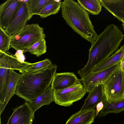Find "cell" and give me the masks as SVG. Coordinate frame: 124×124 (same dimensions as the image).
<instances>
[{"instance_id":"9a60e30c","label":"cell","mask_w":124,"mask_h":124,"mask_svg":"<svg viewBox=\"0 0 124 124\" xmlns=\"http://www.w3.org/2000/svg\"><path fill=\"white\" fill-rule=\"evenodd\" d=\"M102 6L121 22L124 19V0H100Z\"/></svg>"},{"instance_id":"ba28073f","label":"cell","mask_w":124,"mask_h":124,"mask_svg":"<svg viewBox=\"0 0 124 124\" xmlns=\"http://www.w3.org/2000/svg\"><path fill=\"white\" fill-rule=\"evenodd\" d=\"M86 93L80 83L62 90H54V101L61 106H70L82 99Z\"/></svg>"},{"instance_id":"44dd1931","label":"cell","mask_w":124,"mask_h":124,"mask_svg":"<svg viewBox=\"0 0 124 124\" xmlns=\"http://www.w3.org/2000/svg\"><path fill=\"white\" fill-rule=\"evenodd\" d=\"M61 0H54L52 2L45 6L40 11L39 15L42 18L58 13L61 8Z\"/></svg>"},{"instance_id":"8992f818","label":"cell","mask_w":124,"mask_h":124,"mask_svg":"<svg viewBox=\"0 0 124 124\" xmlns=\"http://www.w3.org/2000/svg\"><path fill=\"white\" fill-rule=\"evenodd\" d=\"M124 76L120 66L118 69L103 84L104 95L107 102L119 101L124 97Z\"/></svg>"},{"instance_id":"83f0119b","label":"cell","mask_w":124,"mask_h":124,"mask_svg":"<svg viewBox=\"0 0 124 124\" xmlns=\"http://www.w3.org/2000/svg\"><path fill=\"white\" fill-rule=\"evenodd\" d=\"M120 67L124 75V56L120 61Z\"/></svg>"},{"instance_id":"d6986e66","label":"cell","mask_w":124,"mask_h":124,"mask_svg":"<svg viewBox=\"0 0 124 124\" xmlns=\"http://www.w3.org/2000/svg\"><path fill=\"white\" fill-rule=\"evenodd\" d=\"M124 110V97L121 100L110 102L106 101L104 103L102 109L100 111L98 118L105 116L110 113H118Z\"/></svg>"},{"instance_id":"7402d4cb","label":"cell","mask_w":124,"mask_h":124,"mask_svg":"<svg viewBox=\"0 0 124 124\" xmlns=\"http://www.w3.org/2000/svg\"><path fill=\"white\" fill-rule=\"evenodd\" d=\"M54 0H29L26 3L28 6L31 17L39 15L43 7L52 2Z\"/></svg>"},{"instance_id":"5b68a950","label":"cell","mask_w":124,"mask_h":124,"mask_svg":"<svg viewBox=\"0 0 124 124\" xmlns=\"http://www.w3.org/2000/svg\"><path fill=\"white\" fill-rule=\"evenodd\" d=\"M46 37L44 28L38 23L26 25L23 30L11 37L10 47L17 51L21 50L26 52L34 44Z\"/></svg>"},{"instance_id":"484cf974","label":"cell","mask_w":124,"mask_h":124,"mask_svg":"<svg viewBox=\"0 0 124 124\" xmlns=\"http://www.w3.org/2000/svg\"><path fill=\"white\" fill-rule=\"evenodd\" d=\"M24 52L23 50H19L17 51L14 55L19 61L22 62H24L25 60V57L23 54Z\"/></svg>"},{"instance_id":"6da1fadb","label":"cell","mask_w":124,"mask_h":124,"mask_svg":"<svg viewBox=\"0 0 124 124\" xmlns=\"http://www.w3.org/2000/svg\"><path fill=\"white\" fill-rule=\"evenodd\" d=\"M124 35L116 25L106 26L89 49L87 62L83 68L78 71L81 77L90 72L94 67L107 59L118 49Z\"/></svg>"},{"instance_id":"603a6c76","label":"cell","mask_w":124,"mask_h":124,"mask_svg":"<svg viewBox=\"0 0 124 124\" xmlns=\"http://www.w3.org/2000/svg\"><path fill=\"white\" fill-rule=\"evenodd\" d=\"M47 46L45 39H41L34 44L26 50L30 53L39 57L46 52Z\"/></svg>"},{"instance_id":"4316f807","label":"cell","mask_w":124,"mask_h":124,"mask_svg":"<svg viewBox=\"0 0 124 124\" xmlns=\"http://www.w3.org/2000/svg\"><path fill=\"white\" fill-rule=\"evenodd\" d=\"M106 101V98L104 100L99 103L97 105L96 110V114L95 118L99 115L100 111L102 109L104 106V103Z\"/></svg>"},{"instance_id":"f1b7e54d","label":"cell","mask_w":124,"mask_h":124,"mask_svg":"<svg viewBox=\"0 0 124 124\" xmlns=\"http://www.w3.org/2000/svg\"><path fill=\"white\" fill-rule=\"evenodd\" d=\"M121 22L122 23V25L123 27V29L124 30V19H122L121 20Z\"/></svg>"},{"instance_id":"ffe728a7","label":"cell","mask_w":124,"mask_h":124,"mask_svg":"<svg viewBox=\"0 0 124 124\" xmlns=\"http://www.w3.org/2000/svg\"><path fill=\"white\" fill-rule=\"evenodd\" d=\"M78 3L87 12L93 15H98L102 6L100 0H78Z\"/></svg>"},{"instance_id":"9c48e42d","label":"cell","mask_w":124,"mask_h":124,"mask_svg":"<svg viewBox=\"0 0 124 124\" xmlns=\"http://www.w3.org/2000/svg\"><path fill=\"white\" fill-rule=\"evenodd\" d=\"M11 22L5 30L9 35L13 36L24 29L31 18L27 3L23 1Z\"/></svg>"},{"instance_id":"52a82bcc","label":"cell","mask_w":124,"mask_h":124,"mask_svg":"<svg viewBox=\"0 0 124 124\" xmlns=\"http://www.w3.org/2000/svg\"><path fill=\"white\" fill-rule=\"evenodd\" d=\"M120 61L101 70L90 72L81 77L79 80L83 84L84 91L89 93L97 85L103 84L119 68Z\"/></svg>"},{"instance_id":"7a4b0ae2","label":"cell","mask_w":124,"mask_h":124,"mask_svg":"<svg viewBox=\"0 0 124 124\" xmlns=\"http://www.w3.org/2000/svg\"><path fill=\"white\" fill-rule=\"evenodd\" d=\"M57 66H51L33 72H22L15 94L29 102L43 93L52 83Z\"/></svg>"},{"instance_id":"2e32d148","label":"cell","mask_w":124,"mask_h":124,"mask_svg":"<svg viewBox=\"0 0 124 124\" xmlns=\"http://www.w3.org/2000/svg\"><path fill=\"white\" fill-rule=\"evenodd\" d=\"M54 101L53 90L48 87L42 93L28 102L35 112L44 105H48Z\"/></svg>"},{"instance_id":"d4e9b609","label":"cell","mask_w":124,"mask_h":124,"mask_svg":"<svg viewBox=\"0 0 124 124\" xmlns=\"http://www.w3.org/2000/svg\"><path fill=\"white\" fill-rule=\"evenodd\" d=\"M11 36L8 34L5 30L0 27V51L8 52L10 48Z\"/></svg>"},{"instance_id":"4dcf8cb0","label":"cell","mask_w":124,"mask_h":124,"mask_svg":"<svg viewBox=\"0 0 124 124\" xmlns=\"http://www.w3.org/2000/svg\"><path fill=\"white\" fill-rule=\"evenodd\" d=\"M1 118L0 117V124H1Z\"/></svg>"},{"instance_id":"e0dca14e","label":"cell","mask_w":124,"mask_h":124,"mask_svg":"<svg viewBox=\"0 0 124 124\" xmlns=\"http://www.w3.org/2000/svg\"><path fill=\"white\" fill-rule=\"evenodd\" d=\"M21 76V74L16 72L14 70H11L10 80L6 97L3 103L0 105V115L9 101L15 94L16 87Z\"/></svg>"},{"instance_id":"7c38bea8","label":"cell","mask_w":124,"mask_h":124,"mask_svg":"<svg viewBox=\"0 0 124 124\" xmlns=\"http://www.w3.org/2000/svg\"><path fill=\"white\" fill-rule=\"evenodd\" d=\"M81 83L74 73H56L51 84L54 90H61Z\"/></svg>"},{"instance_id":"4fadbf2b","label":"cell","mask_w":124,"mask_h":124,"mask_svg":"<svg viewBox=\"0 0 124 124\" xmlns=\"http://www.w3.org/2000/svg\"><path fill=\"white\" fill-rule=\"evenodd\" d=\"M105 98L103 84L97 85L89 93L80 110L94 109L97 104Z\"/></svg>"},{"instance_id":"30bf717a","label":"cell","mask_w":124,"mask_h":124,"mask_svg":"<svg viewBox=\"0 0 124 124\" xmlns=\"http://www.w3.org/2000/svg\"><path fill=\"white\" fill-rule=\"evenodd\" d=\"M34 112L27 102L13 109L7 124H32L34 118Z\"/></svg>"},{"instance_id":"5bb4252c","label":"cell","mask_w":124,"mask_h":124,"mask_svg":"<svg viewBox=\"0 0 124 124\" xmlns=\"http://www.w3.org/2000/svg\"><path fill=\"white\" fill-rule=\"evenodd\" d=\"M96 114L94 109L80 110L72 115L65 124H91Z\"/></svg>"},{"instance_id":"f546056e","label":"cell","mask_w":124,"mask_h":124,"mask_svg":"<svg viewBox=\"0 0 124 124\" xmlns=\"http://www.w3.org/2000/svg\"><path fill=\"white\" fill-rule=\"evenodd\" d=\"M123 91L124 94V75L123 78Z\"/></svg>"},{"instance_id":"3957f363","label":"cell","mask_w":124,"mask_h":124,"mask_svg":"<svg viewBox=\"0 0 124 124\" xmlns=\"http://www.w3.org/2000/svg\"><path fill=\"white\" fill-rule=\"evenodd\" d=\"M61 8L62 17L67 24L91 44L93 43L98 35L88 12L73 0H64Z\"/></svg>"},{"instance_id":"ac0fdd59","label":"cell","mask_w":124,"mask_h":124,"mask_svg":"<svg viewBox=\"0 0 124 124\" xmlns=\"http://www.w3.org/2000/svg\"><path fill=\"white\" fill-rule=\"evenodd\" d=\"M124 56V44L108 58L94 67L90 72H95L115 64L120 61Z\"/></svg>"},{"instance_id":"277c9868","label":"cell","mask_w":124,"mask_h":124,"mask_svg":"<svg viewBox=\"0 0 124 124\" xmlns=\"http://www.w3.org/2000/svg\"><path fill=\"white\" fill-rule=\"evenodd\" d=\"M31 63L19 61L14 55L9 52L0 51V105L4 101L11 78V70L19 71L27 67Z\"/></svg>"},{"instance_id":"cb8c5ba5","label":"cell","mask_w":124,"mask_h":124,"mask_svg":"<svg viewBox=\"0 0 124 124\" xmlns=\"http://www.w3.org/2000/svg\"><path fill=\"white\" fill-rule=\"evenodd\" d=\"M52 65L51 61L48 59L46 58L40 61L31 63L27 67L19 71L21 73L23 71L33 72L50 67Z\"/></svg>"},{"instance_id":"8fae6325","label":"cell","mask_w":124,"mask_h":124,"mask_svg":"<svg viewBox=\"0 0 124 124\" xmlns=\"http://www.w3.org/2000/svg\"><path fill=\"white\" fill-rule=\"evenodd\" d=\"M22 2V0H8L0 5V27L5 29Z\"/></svg>"}]
</instances>
